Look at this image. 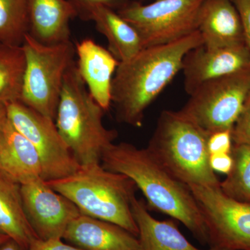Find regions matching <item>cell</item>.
Instances as JSON below:
<instances>
[{"label":"cell","mask_w":250,"mask_h":250,"mask_svg":"<svg viewBox=\"0 0 250 250\" xmlns=\"http://www.w3.org/2000/svg\"><path fill=\"white\" fill-rule=\"evenodd\" d=\"M236 6L243 24L245 43L250 50V0H231Z\"/></svg>","instance_id":"cell-28"},{"label":"cell","mask_w":250,"mask_h":250,"mask_svg":"<svg viewBox=\"0 0 250 250\" xmlns=\"http://www.w3.org/2000/svg\"><path fill=\"white\" fill-rule=\"evenodd\" d=\"M250 90V69L206 82L179 112L207 132L232 129Z\"/></svg>","instance_id":"cell-7"},{"label":"cell","mask_w":250,"mask_h":250,"mask_svg":"<svg viewBox=\"0 0 250 250\" xmlns=\"http://www.w3.org/2000/svg\"><path fill=\"white\" fill-rule=\"evenodd\" d=\"M25 66L22 45H0V104L21 101Z\"/></svg>","instance_id":"cell-21"},{"label":"cell","mask_w":250,"mask_h":250,"mask_svg":"<svg viewBox=\"0 0 250 250\" xmlns=\"http://www.w3.org/2000/svg\"><path fill=\"white\" fill-rule=\"evenodd\" d=\"M209 134L179 111H164L147 148L186 185L219 187L220 182L210 166Z\"/></svg>","instance_id":"cell-5"},{"label":"cell","mask_w":250,"mask_h":250,"mask_svg":"<svg viewBox=\"0 0 250 250\" xmlns=\"http://www.w3.org/2000/svg\"><path fill=\"white\" fill-rule=\"evenodd\" d=\"M0 173L21 186L42 179L43 173L40 156L35 147L9 121L0 147Z\"/></svg>","instance_id":"cell-16"},{"label":"cell","mask_w":250,"mask_h":250,"mask_svg":"<svg viewBox=\"0 0 250 250\" xmlns=\"http://www.w3.org/2000/svg\"><path fill=\"white\" fill-rule=\"evenodd\" d=\"M233 165L220 188L225 195L250 203V146L233 144Z\"/></svg>","instance_id":"cell-23"},{"label":"cell","mask_w":250,"mask_h":250,"mask_svg":"<svg viewBox=\"0 0 250 250\" xmlns=\"http://www.w3.org/2000/svg\"><path fill=\"white\" fill-rule=\"evenodd\" d=\"M46 183L75 204L82 214L115 224L139 236L132 213L138 188L125 174L97 163L81 166L73 174Z\"/></svg>","instance_id":"cell-3"},{"label":"cell","mask_w":250,"mask_h":250,"mask_svg":"<svg viewBox=\"0 0 250 250\" xmlns=\"http://www.w3.org/2000/svg\"><path fill=\"white\" fill-rule=\"evenodd\" d=\"M21 193L28 220L41 239H62L68 225L82 214L75 204L43 179L21 185Z\"/></svg>","instance_id":"cell-11"},{"label":"cell","mask_w":250,"mask_h":250,"mask_svg":"<svg viewBox=\"0 0 250 250\" xmlns=\"http://www.w3.org/2000/svg\"><path fill=\"white\" fill-rule=\"evenodd\" d=\"M102 165L131 179L153 209L183 224L202 244H208L205 220L191 190L171 174L149 149L129 143H113Z\"/></svg>","instance_id":"cell-2"},{"label":"cell","mask_w":250,"mask_h":250,"mask_svg":"<svg viewBox=\"0 0 250 250\" xmlns=\"http://www.w3.org/2000/svg\"><path fill=\"white\" fill-rule=\"evenodd\" d=\"M202 45V36L196 31L169 43L145 47L119 62L111 89L118 121L141 126L146 109L182 70L188 52Z\"/></svg>","instance_id":"cell-1"},{"label":"cell","mask_w":250,"mask_h":250,"mask_svg":"<svg viewBox=\"0 0 250 250\" xmlns=\"http://www.w3.org/2000/svg\"><path fill=\"white\" fill-rule=\"evenodd\" d=\"M105 112L87 89L74 62L64 78L54 122L80 166L101 163L104 153L118 137L116 130L104 125Z\"/></svg>","instance_id":"cell-4"},{"label":"cell","mask_w":250,"mask_h":250,"mask_svg":"<svg viewBox=\"0 0 250 250\" xmlns=\"http://www.w3.org/2000/svg\"><path fill=\"white\" fill-rule=\"evenodd\" d=\"M29 32V0H0V43L21 46Z\"/></svg>","instance_id":"cell-22"},{"label":"cell","mask_w":250,"mask_h":250,"mask_svg":"<svg viewBox=\"0 0 250 250\" xmlns=\"http://www.w3.org/2000/svg\"><path fill=\"white\" fill-rule=\"evenodd\" d=\"M204 0H156L147 5L133 2L118 13L136 29L145 47L164 45L197 31Z\"/></svg>","instance_id":"cell-8"},{"label":"cell","mask_w":250,"mask_h":250,"mask_svg":"<svg viewBox=\"0 0 250 250\" xmlns=\"http://www.w3.org/2000/svg\"><path fill=\"white\" fill-rule=\"evenodd\" d=\"M62 239L84 250H142L139 238L115 224L81 214Z\"/></svg>","instance_id":"cell-14"},{"label":"cell","mask_w":250,"mask_h":250,"mask_svg":"<svg viewBox=\"0 0 250 250\" xmlns=\"http://www.w3.org/2000/svg\"><path fill=\"white\" fill-rule=\"evenodd\" d=\"M1 45V43H0V45Z\"/></svg>","instance_id":"cell-33"},{"label":"cell","mask_w":250,"mask_h":250,"mask_svg":"<svg viewBox=\"0 0 250 250\" xmlns=\"http://www.w3.org/2000/svg\"><path fill=\"white\" fill-rule=\"evenodd\" d=\"M77 10V14L84 19L87 11L97 5H103L108 7H119V9L126 4L125 0H67Z\"/></svg>","instance_id":"cell-26"},{"label":"cell","mask_w":250,"mask_h":250,"mask_svg":"<svg viewBox=\"0 0 250 250\" xmlns=\"http://www.w3.org/2000/svg\"><path fill=\"white\" fill-rule=\"evenodd\" d=\"M209 163L212 170L215 172L228 174L232 167V156L231 154H211Z\"/></svg>","instance_id":"cell-29"},{"label":"cell","mask_w":250,"mask_h":250,"mask_svg":"<svg viewBox=\"0 0 250 250\" xmlns=\"http://www.w3.org/2000/svg\"><path fill=\"white\" fill-rule=\"evenodd\" d=\"M0 233L27 250L39 238L28 220L22 201L21 185L0 173Z\"/></svg>","instance_id":"cell-20"},{"label":"cell","mask_w":250,"mask_h":250,"mask_svg":"<svg viewBox=\"0 0 250 250\" xmlns=\"http://www.w3.org/2000/svg\"><path fill=\"white\" fill-rule=\"evenodd\" d=\"M22 47L26 66L21 102L54 121L65 74L75 62V45L70 40L44 44L28 33Z\"/></svg>","instance_id":"cell-6"},{"label":"cell","mask_w":250,"mask_h":250,"mask_svg":"<svg viewBox=\"0 0 250 250\" xmlns=\"http://www.w3.org/2000/svg\"><path fill=\"white\" fill-rule=\"evenodd\" d=\"M188 187L201 210L210 249L250 250V203L230 198L220 187Z\"/></svg>","instance_id":"cell-9"},{"label":"cell","mask_w":250,"mask_h":250,"mask_svg":"<svg viewBox=\"0 0 250 250\" xmlns=\"http://www.w3.org/2000/svg\"><path fill=\"white\" fill-rule=\"evenodd\" d=\"M232 129L222 130L210 133L208 139L210 155L231 154L233 147Z\"/></svg>","instance_id":"cell-25"},{"label":"cell","mask_w":250,"mask_h":250,"mask_svg":"<svg viewBox=\"0 0 250 250\" xmlns=\"http://www.w3.org/2000/svg\"><path fill=\"white\" fill-rule=\"evenodd\" d=\"M75 49L81 77L95 102L107 111L112 104V82L120 62L108 49L90 39L77 42Z\"/></svg>","instance_id":"cell-13"},{"label":"cell","mask_w":250,"mask_h":250,"mask_svg":"<svg viewBox=\"0 0 250 250\" xmlns=\"http://www.w3.org/2000/svg\"><path fill=\"white\" fill-rule=\"evenodd\" d=\"M27 250H84L70 246L62 241V238L43 240L37 238L31 242Z\"/></svg>","instance_id":"cell-27"},{"label":"cell","mask_w":250,"mask_h":250,"mask_svg":"<svg viewBox=\"0 0 250 250\" xmlns=\"http://www.w3.org/2000/svg\"><path fill=\"white\" fill-rule=\"evenodd\" d=\"M9 237L0 233V247L2 246L3 244H4L6 241H9Z\"/></svg>","instance_id":"cell-32"},{"label":"cell","mask_w":250,"mask_h":250,"mask_svg":"<svg viewBox=\"0 0 250 250\" xmlns=\"http://www.w3.org/2000/svg\"><path fill=\"white\" fill-rule=\"evenodd\" d=\"M233 144L250 146V90L232 129Z\"/></svg>","instance_id":"cell-24"},{"label":"cell","mask_w":250,"mask_h":250,"mask_svg":"<svg viewBox=\"0 0 250 250\" xmlns=\"http://www.w3.org/2000/svg\"><path fill=\"white\" fill-rule=\"evenodd\" d=\"M0 250H24L16 242L9 239L0 247Z\"/></svg>","instance_id":"cell-31"},{"label":"cell","mask_w":250,"mask_h":250,"mask_svg":"<svg viewBox=\"0 0 250 250\" xmlns=\"http://www.w3.org/2000/svg\"><path fill=\"white\" fill-rule=\"evenodd\" d=\"M132 213L139 229L140 244L142 250H205L192 244L173 220H159L148 211L144 200L134 199ZM207 250H216L208 249Z\"/></svg>","instance_id":"cell-19"},{"label":"cell","mask_w":250,"mask_h":250,"mask_svg":"<svg viewBox=\"0 0 250 250\" xmlns=\"http://www.w3.org/2000/svg\"><path fill=\"white\" fill-rule=\"evenodd\" d=\"M77 16L67 0H29V33L48 45L70 41V21Z\"/></svg>","instance_id":"cell-17"},{"label":"cell","mask_w":250,"mask_h":250,"mask_svg":"<svg viewBox=\"0 0 250 250\" xmlns=\"http://www.w3.org/2000/svg\"><path fill=\"white\" fill-rule=\"evenodd\" d=\"M84 19L95 22L97 30L108 41V51L120 62L132 58L143 49L136 29L111 8L103 5L93 6Z\"/></svg>","instance_id":"cell-18"},{"label":"cell","mask_w":250,"mask_h":250,"mask_svg":"<svg viewBox=\"0 0 250 250\" xmlns=\"http://www.w3.org/2000/svg\"><path fill=\"white\" fill-rule=\"evenodd\" d=\"M5 105L10 123L30 141L39 153L44 180L64 178L80 168L81 166L59 134L54 120L21 101Z\"/></svg>","instance_id":"cell-10"},{"label":"cell","mask_w":250,"mask_h":250,"mask_svg":"<svg viewBox=\"0 0 250 250\" xmlns=\"http://www.w3.org/2000/svg\"><path fill=\"white\" fill-rule=\"evenodd\" d=\"M8 114L6 105L0 104V147L4 141L5 129L7 125Z\"/></svg>","instance_id":"cell-30"},{"label":"cell","mask_w":250,"mask_h":250,"mask_svg":"<svg viewBox=\"0 0 250 250\" xmlns=\"http://www.w3.org/2000/svg\"><path fill=\"white\" fill-rule=\"evenodd\" d=\"M197 31L208 48L246 44L241 16L231 0H204Z\"/></svg>","instance_id":"cell-15"},{"label":"cell","mask_w":250,"mask_h":250,"mask_svg":"<svg viewBox=\"0 0 250 250\" xmlns=\"http://www.w3.org/2000/svg\"><path fill=\"white\" fill-rule=\"evenodd\" d=\"M250 69V50L246 44L208 48L203 45L188 52L182 70L184 88L190 95L200 85Z\"/></svg>","instance_id":"cell-12"}]
</instances>
